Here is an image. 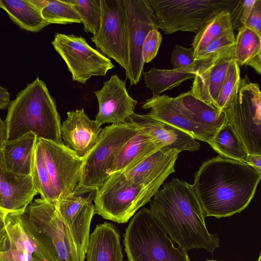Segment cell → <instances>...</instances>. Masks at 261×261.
Segmentation results:
<instances>
[{"label": "cell", "instance_id": "cell-1", "mask_svg": "<svg viewBox=\"0 0 261 261\" xmlns=\"http://www.w3.org/2000/svg\"><path fill=\"white\" fill-rule=\"evenodd\" d=\"M260 179L247 163L218 156L202 163L193 185L205 216L221 218L246 208Z\"/></svg>", "mask_w": 261, "mask_h": 261}, {"label": "cell", "instance_id": "cell-2", "mask_svg": "<svg viewBox=\"0 0 261 261\" xmlns=\"http://www.w3.org/2000/svg\"><path fill=\"white\" fill-rule=\"evenodd\" d=\"M152 198L151 214L181 249L186 252L203 249L213 254L219 247L218 236L207 229L206 216L193 185L174 178Z\"/></svg>", "mask_w": 261, "mask_h": 261}, {"label": "cell", "instance_id": "cell-3", "mask_svg": "<svg viewBox=\"0 0 261 261\" xmlns=\"http://www.w3.org/2000/svg\"><path fill=\"white\" fill-rule=\"evenodd\" d=\"M7 141L32 132L38 139L64 144L61 120L54 98L38 76L20 90L7 108Z\"/></svg>", "mask_w": 261, "mask_h": 261}, {"label": "cell", "instance_id": "cell-4", "mask_svg": "<svg viewBox=\"0 0 261 261\" xmlns=\"http://www.w3.org/2000/svg\"><path fill=\"white\" fill-rule=\"evenodd\" d=\"M123 237L128 261H191L187 252L174 246L147 208L134 216Z\"/></svg>", "mask_w": 261, "mask_h": 261}, {"label": "cell", "instance_id": "cell-5", "mask_svg": "<svg viewBox=\"0 0 261 261\" xmlns=\"http://www.w3.org/2000/svg\"><path fill=\"white\" fill-rule=\"evenodd\" d=\"M164 181L141 186L129 181L123 172L113 173L96 190L95 214L118 223H126L150 201Z\"/></svg>", "mask_w": 261, "mask_h": 261}, {"label": "cell", "instance_id": "cell-6", "mask_svg": "<svg viewBox=\"0 0 261 261\" xmlns=\"http://www.w3.org/2000/svg\"><path fill=\"white\" fill-rule=\"evenodd\" d=\"M139 129L128 121L103 128L98 142L84 159L79 184L74 192L96 191L109 176V172L122 147Z\"/></svg>", "mask_w": 261, "mask_h": 261}, {"label": "cell", "instance_id": "cell-7", "mask_svg": "<svg viewBox=\"0 0 261 261\" xmlns=\"http://www.w3.org/2000/svg\"><path fill=\"white\" fill-rule=\"evenodd\" d=\"M237 0H148L159 29L165 34L196 32L219 13L229 11Z\"/></svg>", "mask_w": 261, "mask_h": 261}, {"label": "cell", "instance_id": "cell-8", "mask_svg": "<svg viewBox=\"0 0 261 261\" xmlns=\"http://www.w3.org/2000/svg\"><path fill=\"white\" fill-rule=\"evenodd\" d=\"M249 154L261 155V91L247 76L223 111Z\"/></svg>", "mask_w": 261, "mask_h": 261}, {"label": "cell", "instance_id": "cell-9", "mask_svg": "<svg viewBox=\"0 0 261 261\" xmlns=\"http://www.w3.org/2000/svg\"><path fill=\"white\" fill-rule=\"evenodd\" d=\"M8 237L13 261H60L49 239L39 231L22 213L0 216Z\"/></svg>", "mask_w": 261, "mask_h": 261}, {"label": "cell", "instance_id": "cell-10", "mask_svg": "<svg viewBox=\"0 0 261 261\" xmlns=\"http://www.w3.org/2000/svg\"><path fill=\"white\" fill-rule=\"evenodd\" d=\"M125 12L128 66L125 75L130 86L137 85L143 74L142 46L148 33L159 30L157 19L148 0H123Z\"/></svg>", "mask_w": 261, "mask_h": 261}, {"label": "cell", "instance_id": "cell-11", "mask_svg": "<svg viewBox=\"0 0 261 261\" xmlns=\"http://www.w3.org/2000/svg\"><path fill=\"white\" fill-rule=\"evenodd\" d=\"M51 44L66 64L73 81L85 84L92 76H105L114 67L109 58L82 36L56 32Z\"/></svg>", "mask_w": 261, "mask_h": 261}, {"label": "cell", "instance_id": "cell-12", "mask_svg": "<svg viewBox=\"0 0 261 261\" xmlns=\"http://www.w3.org/2000/svg\"><path fill=\"white\" fill-rule=\"evenodd\" d=\"M100 29L91 40L98 51L107 58L114 59L126 71L128 50L123 0H100Z\"/></svg>", "mask_w": 261, "mask_h": 261}, {"label": "cell", "instance_id": "cell-13", "mask_svg": "<svg viewBox=\"0 0 261 261\" xmlns=\"http://www.w3.org/2000/svg\"><path fill=\"white\" fill-rule=\"evenodd\" d=\"M95 192H74L59 198L54 204L66 231L73 240L81 261H84L86 257L91 222L95 214L92 202Z\"/></svg>", "mask_w": 261, "mask_h": 261}, {"label": "cell", "instance_id": "cell-14", "mask_svg": "<svg viewBox=\"0 0 261 261\" xmlns=\"http://www.w3.org/2000/svg\"><path fill=\"white\" fill-rule=\"evenodd\" d=\"M24 214L31 224L49 239L60 261H81L73 240L53 203L37 198Z\"/></svg>", "mask_w": 261, "mask_h": 261}, {"label": "cell", "instance_id": "cell-15", "mask_svg": "<svg viewBox=\"0 0 261 261\" xmlns=\"http://www.w3.org/2000/svg\"><path fill=\"white\" fill-rule=\"evenodd\" d=\"M45 165L59 198L73 193L80 180L84 159L64 144L39 139Z\"/></svg>", "mask_w": 261, "mask_h": 261}, {"label": "cell", "instance_id": "cell-16", "mask_svg": "<svg viewBox=\"0 0 261 261\" xmlns=\"http://www.w3.org/2000/svg\"><path fill=\"white\" fill-rule=\"evenodd\" d=\"M94 93L98 103L95 120L100 126L105 123H125L135 113L138 101L129 95L125 81L116 74L103 82L102 88Z\"/></svg>", "mask_w": 261, "mask_h": 261}, {"label": "cell", "instance_id": "cell-17", "mask_svg": "<svg viewBox=\"0 0 261 261\" xmlns=\"http://www.w3.org/2000/svg\"><path fill=\"white\" fill-rule=\"evenodd\" d=\"M234 46L206 58L198 60L190 90L194 96L216 107L219 93L228 68L234 59Z\"/></svg>", "mask_w": 261, "mask_h": 261}, {"label": "cell", "instance_id": "cell-18", "mask_svg": "<svg viewBox=\"0 0 261 261\" xmlns=\"http://www.w3.org/2000/svg\"><path fill=\"white\" fill-rule=\"evenodd\" d=\"M102 130L82 108L67 113V118L61 124V136L68 148L84 159L98 142Z\"/></svg>", "mask_w": 261, "mask_h": 261}, {"label": "cell", "instance_id": "cell-19", "mask_svg": "<svg viewBox=\"0 0 261 261\" xmlns=\"http://www.w3.org/2000/svg\"><path fill=\"white\" fill-rule=\"evenodd\" d=\"M38 194L32 175L9 171L0 161V216L23 212Z\"/></svg>", "mask_w": 261, "mask_h": 261}, {"label": "cell", "instance_id": "cell-20", "mask_svg": "<svg viewBox=\"0 0 261 261\" xmlns=\"http://www.w3.org/2000/svg\"><path fill=\"white\" fill-rule=\"evenodd\" d=\"M149 110L147 114L153 118L174 126L190 135L195 140L210 144L214 136L193 121L177 105L174 97L166 95L147 99L141 106Z\"/></svg>", "mask_w": 261, "mask_h": 261}, {"label": "cell", "instance_id": "cell-21", "mask_svg": "<svg viewBox=\"0 0 261 261\" xmlns=\"http://www.w3.org/2000/svg\"><path fill=\"white\" fill-rule=\"evenodd\" d=\"M180 152L175 149L163 147L123 173L129 181L141 186L165 180L175 172V163Z\"/></svg>", "mask_w": 261, "mask_h": 261}, {"label": "cell", "instance_id": "cell-22", "mask_svg": "<svg viewBox=\"0 0 261 261\" xmlns=\"http://www.w3.org/2000/svg\"><path fill=\"white\" fill-rule=\"evenodd\" d=\"M138 127L162 143L165 147L195 151L200 148L198 142L187 133L147 114L134 113L128 119Z\"/></svg>", "mask_w": 261, "mask_h": 261}, {"label": "cell", "instance_id": "cell-23", "mask_svg": "<svg viewBox=\"0 0 261 261\" xmlns=\"http://www.w3.org/2000/svg\"><path fill=\"white\" fill-rule=\"evenodd\" d=\"M87 261H122L123 255L120 235L112 223L97 224L90 234L87 251Z\"/></svg>", "mask_w": 261, "mask_h": 261}, {"label": "cell", "instance_id": "cell-24", "mask_svg": "<svg viewBox=\"0 0 261 261\" xmlns=\"http://www.w3.org/2000/svg\"><path fill=\"white\" fill-rule=\"evenodd\" d=\"M163 147H165L162 143L140 129L122 147L109 175L130 170Z\"/></svg>", "mask_w": 261, "mask_h": 261}, {"label": "cell", "instance_id": "cell-25", "mask_svg": "<svg viewBox=\"0 0 261 261\" xmlns=\"http://www.w3.org/2000/svg\"><path fill=\"white\" fill-rule=\"evenodd\" d=\"M174 100L178 107L195 123L214 137L227 122L225 112L196 97L190 91Z\"/></svg>", "mask_w": 261, "mask_h": 261}, {"label": "cell", "instance_id": "cell-26", "mask_svg": "<svg viewBox=\"0 0 261 261\" xmlns=\"http://www.w3.org/2000/svg\"><path fill=\"white\" fill-rule=\"evenodd\" d=\"M37 136L30 132L0 146V161L14 173L32 175L34 155L38 142Z\"/></svg>", "mask_w": 261, "mask_h": 261}, {"label": "cell", "instance_id": "cell-27", "mask_svg": "<svg viewBox=\"0 0 261 261\" xmlns=\"http://www.w3.org/2000/svg\"><path fill=\"white\" fill-rule=\"evenodd\" d=\"M0 7L20 29L39 32L48 24L32 0H0Z\"/></svg>", "mask_w": 261, "mask_h": 261}, {"label": "cell", "instance_id": "cell-28", "mask_svg": "<svg viewBox=\"0 0 261 261\" xmlns=\"http://www.w3.org/2000/svg\"><path fill=\"white\" fill-rule=\"evenodd\" d=\"M198 60L192 65L183 68L172 69L151 68L144 72V83L150 89L153 97L160 95L164 91L179 86L184 81L194 79Z\"/></svg>", "mask_w": 261, "mask_h": 261}, {"label": "cell", "instance_id": "cell-29", "mask_svg": "<svg viewBox=\"0 0 261 261\" xmlns=\"http://www.w3.org/2000/svg\"><path fill=\"white\" fill-rule=\"evenodd\" d=\"M209 145L221 157L246 163L249 153L228 122L218 130Z\"/></svg>", "mask_w": 261, "mask_h": 261}, {"label": "cell", "instance_id": "cell-30", "mask_svg": "<svg viewBox=\"0 0 261 261\" xmlns=\"http://www.w3.org/2000/svg\"><path fill=\"white\" fill-rule=\"evenodd\" d=\"M232 30L229 11H224L211 18L195 33L191 44L194 58L214 40Z\"/></svg>", "mask_w": 261, "mask_h": 261}, {"label": "cell", "instance_id": "cell-31", "mask_svg": "<svg viewBox=\"0 0 261 261\" xmlns=\"http://www.w3.org/2000/svg\"><path fill=\"white\" fill-rule=\"evenodd\" d=\"M32 176L41 198L54 204L59 198L46 168L43 154L38 142L35 148Z\"/></svg>", "mask_w": 261, "mask_h": 261}, {"label": "cell", "instance_id": "cell-32", "mask_svg": "<svg viewBox=\"0 0 261 261\" xmlns=\"http://www.w3.org/2000/svg\"><path fill=\"white\" fill-rule=\"evenodd\" d=\"M236 37L234 59L239 66L247 64L261 49V39L254 32L244 26Z\"/></svg>", "mask_w": 261, "mask_h": 261}, {"label": "cell", "instance_id": "cell-33", "mask_svg": "<svg viewBox=\"0 0 261 261\" xmlns=\"http://www.w3.org/2000/svg\"><path fill=\"white\" fill-rule=\"evenodd\" d=\"M41 13L49 24L82 23L80 15L69 0H47Z\"/></svg>", "mask_w": 261, "mask_h": 261}, {"label": "cell", "instance_id": "cell-34", "mask_svg": "<svg viewBox=\"0 0 261 261\" xmlns=\"http://www.w3.org/2000/svg\"><path fill=\"white\" fill-rule=\"evenodd\" d=\"M81 16L84 30L96 36L100 29L101 19L100 0H69Z\"/></svg>", "mask_w": 261, "mask_h": 261}, {"label": "cell", "instance_id": "cell-35", "mask_svg": "<svg viewBox=\"0 0 261 261\" xmlns=\"http://www.w3.org/2000/svg\"><path fill=\"white\" fill-rule=\"evenodd\" d=\"M241 79L239 65L234 59L231 62L221 87L216 102V108L224 111L237 93Z\"/></svg>", "mask_w": 261, "mask_h": 261}, {"label": "cell", "instance_id": "cell-36", "mask_svg": "<svg viewBox=\"0 0 261 261\" xmlns=\"http://www.w3.org/2000/svg\"><path fill=\"white\" fill-rule=\"evenodd\" d=\"M236 37L231 31L214 40L194 58L195 60L206 58L228 49L235 45Z\"/></svg>", "mask_w": 261, "mask_h": 261}, {"label": "cell", "instance_id": "cell-37", "mask_svg": "<svg viewBox=\"0 0 261 261\" xmlns=\"http://www.w3.org/2000/svg\"><path fill=\"white\" fill-rule=\"evenodd\" d=\"M256 0H237L229 10L233 30L245 26Z\"/></svg>", "mask_w": 261, "mask_h": 261}, {"label": "cell", "instance_id": "cell-38", "mask_svg": "<svg viewBox=\"0 0 261 261\" xmlns=\"http://www.w3.org/2000/svg\"><path fill=\"white\" fill-rule=\"evenodd\" d=\"M162 40V35L158 30H152L148 33L142 46V58L144 63H149L155 58Z\"/></svg>", "mask_w": 261, "mask_h": 261}, {"label": "cell", "instance_id": "cell-39", "mask_svg": "<svg viewBox=\"0 0 261 261\" xmlns=\"http://www.w3.org/2000/svg\"><path fill=\"white\" fill-rule=\"evenodd\" d=\"M194 52L192 48H186L179 44L174 46L170 59L173 68L188 67L195 62Z\"/></svg>", "mask_w": 261, "mask_h": 261}, {"label": "cell", "instance_id": "cell-40", "mask_svg": "<svg viewBox=\"0 0 261 261\" xmlns=\"http://www.w3.org/2000/svg\"><path fill=\"white\" fill-rule=\"evenodd\" d=\"M245 26L254 32L261 39V0H256Z\"/></svg>", "mask_w": 261, "mask_h": 261}, {"label": "cell", "instance_id": "cell-41", "mask_svg": "<svg viewBox=\"0 0 261 261\" xmlns=\"http://www.w3.org/2000/svg\"><path fill=\"white\" fill-rule=\"evenodd\" d=\"M0 261H13L8 245L7 232L0 224Z\"/></svg>", "mask_w": 261, "mask_h": 261}, {"label": "cell", "instance_id": "cell-42", "mask_svg": "<svg viewBox=\"0 0 261 261\" xmlns=\"http://www.w3.org/2000/svg\"><path fill=\"white\" fill-rule=\"evenodd\" d=\"M10 94L8 90L0 86V109L5 110L8 108L10 103Z\"/></svg>", "mask_w": 261, "mask_h": 261}, {"label": "cell", "instance_id": "cell-43", "mask_svg": "<svg viewBox=\"0 0 261 261\" xmlns=\"http://www.w3.org/2000/svg\"><path fill=\"white\" fill-rule=\"evenodd\" d=\"M246 163L261 174V155L249 154Z\"/></svg>", "mask_w": 261, "mask_h": 261}, {"label": "cell", "instance_id": "cell-44", "mask_svg": "<svg viewBox=\"0 0 261 261\" xmlns=\"http://www.w3.org/2000/svg\"><path fill=\"white\" fill-rule=\"evenodd\" d=\"M261 75V49L259 53L247 64Z\"/></svg>", "mask_w": 261, "mask_h": 261}, {"label": "cell", "instance_id": "cell-45", "mask_svg": "<svg viewBox=\"0 0 261 261\" xmlns=\"http://www.w3.org/2000/svg\"><path fill=\"white\" fill-rule=\"evenodd\" d=\"M7 141V127L5 121L0 119V146Z\"/></svg>", "mask_w": 261, "mask_h": 261}, {"label": "cell", "instance_id": "cell-46", "mask_svg": "<svg viewBox=\"0 0 261 261\" xmlns=\"http://www.w3.org/2000/svg\"><path fill=\"white\" fill-rule=\"evenodd\" d=\"M257 261H261V251L260 252L259 257H258V259L257 260Z\"/></svg>", "mask_w": 261, "mask_h": 261}, {"label": "cell", "instance_id": "cell-47", "mask_svg": "<svg viewBox=\"0 0 261 261\" xmlns=\"http://www.w3.org/2000/svg\"><path fill=\"white\" fill-rule=\"evenodd\" d=\"M206 261H218L216 260H207Z\"/></svg>", "mask_w": 261, "mask_h": 261}]
</instances>
